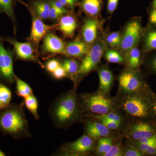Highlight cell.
Listing matches in <instances>:
<instances>
[{
    "label": "cell",
    "instance_id": "cell-16",
    "mask_svg": "<svg viewBox=\"0 0 156 156\" xmlns=\"http://www.w3.org/2000/svg\"><path fill=\"white\" fill-rule=\"evenodd\" d=\"M89 50L85 43L80 41H75L66 46L65 54L68 56L80 58L85 56Z\"/></svg>",
    "mask_w": 156,
    "mask_h": 156
},
{
    "label": "cell",
    "instance_id": "cell-10",
    "mask_svg": "<svg viewBox=\"0 0 156 156\" xmlns=\"http://www.w3.org/2000/svg\"><path fill=\"white\" fill-rule=\"evenodd\" d=\"M156 134V129L148 123L138 122L130 125L126 135L132 141H137L142 138L151 137Z\"/></svg>",
    "mask_w": 156,
    "mask_h": 156
},
{
    "label": "cell",
    "instance_id": "cell-8",
    "mask_svg": "<svg viewBox=\"0 0 156 156\" xmlns=\"http://www.w3.org/2000/svg\"><path fill=\"white\" fill-rule=\"evenodd\" d=\"M141 30V26L138 20H132L128 23L120 45L122 51L127 53L135 47L140 38Z\"/></svg>",
    "mask_w": 156,
    "mask_h": 156
},
{
    "label": "cell",
    "instance_id": "cell-41",
    "mask_svg": "<svg viewBox=\"0 0 156 156\" xmlns=\"http://www.w3.org/2000/svg\"><path fill=\"white\" fill-rule=\"evenodd\" d=\"M149 18L151 23L156 24V9H154L151 11Z\"/></svg>",
    "mask_w": 156,
    "mask_h": 156
},
{
    "label": "cell",
    "instance_id": "cell-43",
    "mask_svg": "<svg viewBox=\"0 0 156 156\" xmlns=\"http://www.w3.org/2000/svg\"><path fill=\"white\" fill-rule=\"evenodd\" d=\"M151 67L152 69L156 73V56L153 59L151 63Z\"/></svg>",
    "mask_w": 156,
    "mask_h": 156
},
{
    "label": "cell",
    "instance_id": "cell-9",
    "mask_svg": "<svg viewBox=\"0 0 156 156\" xmlns=\"http://www.w3.org/2000/svg\"><path fill=\"white\" fill-rule=\"evenodd\" d=\"M120 89L124 94L139 93L143 87L142 81L137 74L132 71H126L119 78Z\"/></svg>",
    "mask_w": 156,
    "mask_h": 156
},
{
    "label": "cell",
    "instance_id": "cell-42",
    "mask_svg": "<svg viewBox=\"0 0 156 156\" xmlns=\"http://www.w3.org/2000/svg\"><path fill=\"white\" fill-rule=\"evenodd\" d=\"M151 108L156 115V98L154 99L151 102Z\"/></svg>",
    "mask_w": 156,
    "mask_h": 156
},
{
    "label": "cell",
    "instance_id": "cell-38",
    "mask_svg": "<svg viewBox=\"0 0 156 156\" xmlns=\"http://www.w3.org/2000/svg\"><path fill=\"white\" fill-rule=\"evenodd\" d=\"M62 15V14L59 13V11L54 6L51 5L49 18L52 20H56L58 19Z\"/></svg>",
    "mask_w": 156,
    "mask_h": 156
},
{
    "label": "cell",
    "instance_id": "cell-2",
    "mask_svg": "<svg viewBox=\"0 0 156 156\" xmlns=\"http://www.w3.org/2000/svg\"><path fill=\"white\" fill-rule=\"evenodd\" d=\"M23 104L24 102L11 104L8 107L0 109V131L4 135L16 139L31 136Z\"/></svg>",
    "mask_w": 156,
    "mask_h": 156
},
{
    "label": "cell",
    "instance_id": "cell-12",
    "mask_svg": "<svg viewBox=\"0 0 156 156\" xmlns=\"http://www.w3.org/2000/svg\"><path fill=\"white\" fill-rule=\"evenodd\" d=\"M42 48L46 53L54 54H65L66 46L64 42L54 34L49 33L46 34Z\"/></svg>",
    "mask_w": 156,
    "mask_h": 156
},
{
    "label": "cell",
    "instance_id": "cell-17",
    "mask_svg": "<svg viewBox=\"0 0 156 156\" xmlns=\"http://www.w3.org/2000/svg\"><path fill=\"white\" fill-rule=\"evenodd\" d=\"M58 29L65 36H73L77 27V22L74 17L70 15L63 16L58 23Z\"/></svg>",
    "mask_w": 156,
    "mask_h": 156
},
{
    "label": "cell",
    "instance_id": "cell-22",
    "mask_svg": "<svg viewBox=\"0 0 156 156\" xmlns=\"http://www.w3.org/2000/svg\"><path fill=\"white\" fill-rule=\"evenodd\" d=\"M24 104L26 107L33 116L35 120H38L40 115L38 112V104L36 98L33 94L24 98Z\"/></svg>",
    "mask_w": 156,
    "mask_h": 156
},
{
    "label": "cell",
    "instance_id": "cell-46",
    "mask_svg": "<svg viewBox=\"0 0 156 156\" xmlns=\"http://www.w3.org/2000/svg\"><path fill=\"white\" fill-rule=\"evenodd\" d=\"M5 155H6L5 153L3 152L0 149V156H5Z\"/></svg>",
    "mask_w": 156,
    "mask_h": 156
},
{
    "label": "cell",
    "instance_id": "cell-31",
    "mask_svg": "<svg viewBox=\"0 0 156 156\" xmlns=\"http://www.w3.org/2000/svg\"><path fill=\"white\" fill-rule=\"evenodd\" d=\"M95 117L96 119L100 120L101 121V123L110 130H116L121 125V124H119L116 122H114V121L107 119L100 118V117H97L96 116Z\"/></svg>",
    "mask_w": 156,
    "mask_h": 156
},
{
    "label": "cell",
    "instance_id": "cell-37",
    "mask_svg": "<svg viewBox=\"0 0 156 156\" xmlns=\"http://www.w3.org/2000/svg\"><path fill=\"white\" fill-rule=\"evenodd\" d=\"M54 78L56 79H61L66 76L67 73L62 66L60 65L52 73Z\"/></svg>",
    "mask_w": 156,
    "mask_h": 156
},
{
    "label": "cell",
    "instance_id": "cell-26",
    "mask_svg": "<svg viewBox=\"0 0 156 156\" xmlns=\"http://www.w3.org/2000/svg\"><path fill=\"white\" fill-rule=\"evenodd\" d=\"M111 137H100L98 139L97 146V153L101 155L104 156L110 149L113 142Z\"/></svg>",
    "mask_w": 156,
    "mask_h": 156
},
{
    "label": "cell",
    "instance_id": "cell-45",
    "mask_svg": "<svg viewBox=\"0 0 156 156\" xmlns=\"http://www.w3.org/2000/svg\"><path fill=\"white\" fill-rule=\"evenodd\" d=\"M153 7L154 9H156V0H154Z\"/></svg>",
    "mask_w": 156,
    "mask_h": 156
},
{
    "label": "cell",
    "instance_id": "cell-18",
    "mask_svg": "<svg viewBox=\"0 0 156 156\" xmlns=\"http://www.w3.org/2000/svg\"><path fill=\"white\" fill-rule=\"evenodd\" d=\"M99 89L101 93L107 94L109 92L113 81V76L111 71L106 68L101 69L98 71Z\"/></svg>",
    "mask_w": 156,
    "mask_h": 156
},
{
    "label": "cell",
    "instance_id": "cell-30",
    "mask_svg": "<svg viewBox=\"0 0 156 156\" xmlns=\"http://www.w3.org/2000/svg\"><path fill=\"white\" fill-rule=\"evenodd\" d=\"M121 40L122 37L120 34L117 32L110 34L106 37L107 42L112 47H115L120 46Z\"/></svg>",
    "mask_w": 156,
    "mask_h": 156
},
{
    "label": "cell",
    "instance_id": "cell-4",
    "mask_svg": "<svg viewBox=\"0 0 156 156\" xmlns=\"http://www.w3.org/2000/svg\"><path fill=\"white\" fill-rule=\"evenodd\" d=\"M81 101L84 109L95 114H106L112 110V100L102 93L86 94Z\"/></svg>",
    "mask_w": 156,
    "mask_h": 156
},
{
    "label": "cell",
    "instance_id": "cell-20",
    "mask_svg": "<svg viewBox=\"0 0 156 156\" xmlns=\"http://www.w3.org/2000/svg\"><path fill=\"white\" fill-rule=\"evenodd\" d=\"M14 7L13 0H0V14L4 13L9 16L14 24V32H15L16 19Z\"/></svg>",
    "mask_w": 156,
    "mask_h": 156
},
{
    "label": "cell",
    "instance_id": "cell-25",
    "mask_svg": "<svg viewBox=\"0 0 156 156\" xmlns=\"http://www.w3.org/2000/svg\"><path fill=\"white\" fill-rule=\"evenodd\" d=\"M127 53H128V62L129 67L132 69L137 68L140 62V53L139 49L134 47Z\"/></svg>",
    "mask_w": 156,
    "mask_h": 156
},
{
    "label": "cell",
    "instance_id": "cell-33",
    "mask_svg": "<svg viewBox=\"0 0 156 156\" xmlns=\"http://www.w3.org/2000/svg\"><path fill=\"white\" fill-rule=\"evenodd\" d=\"M123 156V151L118 145L113 144L110 149L104 156Z\"/></svg>",
    "mask_w": 156,
    "mask_h": 156
},
{
    "label": "cell",
    "instance_id": "cell-3",
    "mask_svg": "<svg viewBox=\"0 0 156 156\" xmlns=\"http://www.w3.org/2000/svg\"><path fill=\"white\" fill-rule=\"evenodd\" d=\"M121 101V107L127 114L135 118H144L150 113V105L139 93L126 94Z\"/></svg>",
    "mask_w": 156,
    "mask_h": 156
},
{
    "label": "cell",
    "instance_id": "cell-32",
    "mask_svg": "<svg viewBox=\"0 0 156 156\" xmlns=\"http://www.w3.org/2000/svg\"><path fill=\"white\" fill-rule=\"evenodd\" d=\"M96 116L100 117V118H104L107 119L111 120L114 122H116L119 124H122V117L119 115L113 112H110L106 114L98 115H95Z\"/></svg>",
    "mask_w": 156,
    "mask_h": 156
},
{
    "label": "cell",
    "instance_id": "cell-5",
    "mask_svg": "<svg viewBox=\"0 0 156 156\" xmlns=\"http://www.w3.org/2000/svg\"><path fill=\"white\" fill-rule=\"evenodd\" d=\"M104 50L105 46L101 41L95 43L83 58L76 75L83 76L94 69L100 62Z\"/></svg>",
    "mask_w": 156,
    "mask_h": 156
},
{
    "label": "cell",
    "instance_id": "cell-40",
    "mask_svg": "<svg viewBox=\"0 0 156 156\" xmlns=\"http://www.w3.org/2000/svg\"><path fill=\"white\" fill-rule=\"evenodd\" d=\"M143 153L150 155L156 154V143L148 147Z\"/></svg>",
    "mask_w": 156,
    "mask_h": 156
},
{
    "label": "cell",
    "instance_id": "cell-7",
    "mask_svg": "<svg viewBox=\"0 0 156 156\" xmlns=\"http://www.w3.org/2000/svg\"><path fill=\"white\" fill-rule=\"evenodd\" d=\"M2 39L0 37V78L7 83L15 82L13 67V54L4 47Z\"/></svg>",
    "mask_w": 156,
    "mask_h": 156
},
{
    "label": "cell",
    "instance_id": "cell-14",
    "mask_svg": "<svg viewBox=\"0 0 156 156\" xmlns=\"http://www.w3.org/2000/svg\"><path fill=\"white\" fill-rule=\"evenodd\" d=\"M85 129L87 135L93 138L106 137L110 134V129L101 122H89L86 123Z\"/></svg>",
    "mask_w": 156,
    "mask_h": 156
},
{
    "label": "cell",
    "instance_id": "cell-28",
    "mask_svg": "<svg viewBox=\"0 0 156 156\" xmlns=\"http://www.w3.org/2000/svg\"><path fill=\"white\" fill-rule=\"evenodd\" d=\"M145 48L147 50L156 49V30L148 33L145 40Z\"/></svg>",
    "mask_w": 156,
    "mask_h": 156
},
{
    "label": "cell",
    "instance_id": "cell-34",
    "mask_svg": "<svg viewBox=\"0 0 156 156\" xmlns=\"http://www.w3.org/2000/svg\"><path fill=\"white\" fill-rule=\"evenodd\" d=\"M123 153V156H141L143 154L140 151L131 147L124 149Z\"/></svg>",
    "mask_w": 156,
    "mask_h": 156
},
{
    "label": "cell",
    "instance_id": "cell-6",
    "mask_svg": "<svg viewBox=\"0 0 156 156\" xmlns=\"http://www.w3.org/2000/svg\"><path fill=\"white\" fill-rule=\"evenodd\" d=\"M95 145L93 138L84 134L73 142L63 144L59 152L65 154H87L93 151Z\"/></svg>",
    "mask_w": 156,
    "mask_h": 156
},
{
    "label": "cell",
    "instance_id": "cell-44",
    "mask_svg": "<svg viewBox=\"0 0 156 156\" xmlns=\"http://www.w3.org/2000/svg\"><path fill=\"white\" fill-rule=\"evenodd\" d=\"M68 1H69L70 2L72 3L73 5H75V3L76 2L77 0H68Z\"/></svg>",
    "mask_w": 156,
    "mask_h": 156
},
{
    "label": "cell",
    "instance_id": "cell-1",
    "mask_svg": "<svg viewBox=\"0 0 156 156\" xmlns=\"http://www.w3.org/2000/svg\"><path fill=\"white\" fill-rule=\"evenodd\" d=\"M83 110L75 88L58 96L50 105L49 113L54 127L65 129L80 119Z\"/></svg>",
    "mask_w": 156,
    "mask_h": 156
},
{
    "label": "cell",
    "instance_id": "cell-36",
    "mask_svg": "<svg viewBox=\"0 0 156 156\" xmlns=\"http://www.w3.org/2000/svg\"><path fill=\"white\" fill-rule=\"evenodd\" d=\"M50 4L54 6L62 15L68 12L67 10L65 8V6L62 5V3L58 0H53L51 1Z\"/></svg>",
    "mask_w": 156,
    "mask_h": 156
},
{
    "label": "cell",
    "instance_id": "cell-11",
    "mask_svg": "<svg viewBox=\"0 0 156 156\" xmlns=\"http://www.w3.org/2000/svg\"><path fill=\"white\" fill-rule=\"evenodd\" d=\"M4 40L13 46L17 58L22 60L33 61L43 66L41 62L36 56L34 50L30 44L21 43L9 37L5 38Z\"/></svg>",
    "mask_w": 156,
    "mask_h": 156
},
{
    "label": "cell",
    "instance_id": "cell-39",
    "mask_svg": "<svg viewBox=\"0 0 156 156\" xmlns=\"http://www.w3.org/2000/svg\"><path fill=\"white\" fill-rule=\"evenodd\" d=\"M119 0H108L107 8L108 12L112 14L116 9Z\"/></svg>",
    "mask_w": 156,
    "mask_h": 156
},
{
    "label": "cell",
    "instance_id": "cell-35",
    "mask_svg": "<svg viewBox=\"0 0 156 156\" xmlns=\"http://www.w3.org/2000/svg\"><path fill=\"white\" fill-rule=\"evenodd\" d=\"M60 65L59 62L55 59H52L49 60L46 64V68L48 71L53 73L59 67Z\"/></svg>",
    "mask_w": 156,
    "mask_h": 156
},
{
    "label": "cell",
    "instance_id": "cell-23",
    "mask_svg": "<svg viewBox=\"0 0 156 156\" xmlns=\"http://www.w3.org/2000/svg\"><path fill=\"white\" fill-rule=\"evenodd\" d=\"M12 93L7 86L0 82V109L6 108L11 104Z\"/></svg>",
    "mask_w": 156,
    "mask_h": 156
},
{
    "label": "cell",
    "instance_id": "cell-15",
    "mask_svg": "<svg viewBox=\"0 0 156 156\" xmlns=\"http://www.w3.org/2000/svg\"><path fill=\"white\" fill-rule=\"evenodd\" d=\"M98 23L95 20H87L84 23L82 31V35L86 44H91L96 39Z\"/></svg>",
    "mask_w": 156,
    "mask_h": 156
},
{
    "label": "cell",
    "instance_id": "cell-27",
    "mask_svg": "<svg viewBox=\"0 0 156 156\" xmlns=\"http://www.w3.org/2000/svg\"><path fill=\"white\" fill-rule=\"evenodd\" d=\"M66 73L70 75H76L80 65L75 60L73 59H66L63 61L62 65Z\"/></svg>",
    "mask_w": 156,
    "mask_h": 156
},
{
    "label": "cell",
    "instance_id": "cell-19",
    "mask_svg": "<svg viewBox=\"0 0 156 156\" xmlns=\"http://www.w3.org/2000/svg\"><path fill=\"white\" fill-rule=\"evenodd\" d=\"M101 2V0H83L81 7L87 14L91 16L97 15L100 12Z\"/></svg>",
    "mask_w": 156,
    "mask_h": 156
},
{
    "label": "cell",
    "instance_id": "cell-29",
    "mask_svg": "<svg viewBox=\"0 0 156 156\" xmlns=\"http://www.w3.org/2000/svg\"><path fill=\"white\" fill-rule=\"evenodd\" d=\"M107 61L112 63H122L124 61L122 56L115 50H109L105 53Z\"/></svg>",
    "mask_w": 156,
    "mask_h": 156
},
{
    "label": "cell",
    "instance_id": "cell-13",
    "mask_svg": "<svg viewBox=\"0 0 156 156\" xmlns=\"http://www.w3.org/2000/svg\"><path fill=\"white\" fill-rule=\"evenodd\" d=\"M53 28V27L45 24L40 18L34 17L30 36L31 41L38 45L47 33Z\"/></svg>",
    "mask_w": 156,
    "mask_h": 156
},
{
    "label": "cell",
    "instance_id": "cell-24",
    "mask_svg": "<svg viewBox=\"0 0 156 156\" xmlns=\"http://www.w3.org/2000/svg\"><path fill=\"white\" fill-rule=\"evenodd\" d=\"M16 83V93L20 97L25 98L33 93V90L30 86L17 76H15Z\"/></svg>",
    "mask_w": 156,
    "mask_h": 156
},
{
    "label": "cell",
    "instance_id": "cell-21",
    "mask_svg": "<svg viewBox=\"0 0 156 156\" xmlns=\"http://www.w3.org/2000/svg\"><path fill=\"white\" fill-rule=\"evenodd\" d=\"M51 5L41 1L34 2L33 4L35 13L40 19H46L49 18Z\"/></svg>",
    "mask_w": 156,
    "mask_h": 156
}]
</instances>
